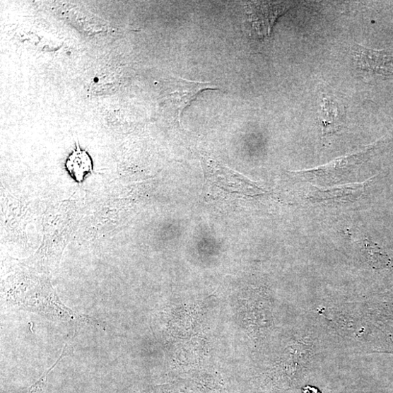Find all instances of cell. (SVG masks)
I'll list each match as a JSON object with an SVG mask.
<instances>
[{"label": "cell", "instance_id": "cell-1", "mask_svg": "<svg viewBox=\"0 0 393 393\" xmlns=\"http://www.w3.org/2000/svg\"><path fill=\"white\" fill-rule=\"evenodd\" d=\"M203 165L207 189H212L211 193L219 195L218 198L255 196L264 192L254 182L216 160L204 158Z\"/></svg>", "mask_w": 393, "mask_h": 393}, {"label": "cell", "instance_id": "cell-8", "mask_svg": "<svg viewBox=\"0 0 393 393\" xmlns=\"http://www.w3.org/2000/svg\"><path fill=\"white\" fill-rule=\"evenodd\" d=\"M371 257L374 263L378 266H386L389 264V260L387 255L383 254L378 247H375L373 245L370 247Z\"/></svg>", "mask_w": 393, "mask_h": 393}, {"label": "cell", "instance_id": "cell-5", "mask_svg": "<svg viewBox=\"0 0 393 393\" xmlns=\"http://www.w3.org/2000/svg\"><path fill=\"white\" fill-rule=\"evenodd\" d=\"M65 166L70 177L78 183L83 182L92 174L93 168L91 158L79 146L69 155Z\"/></svg>", "mask_w": 393, "mask_h": 393}, {"label": "cell", "instance_id": "cell-9", "mask_svg": "<svg viewBox=\"0 0 393 393\" xmlns=\"http://www.w3.org/2000/svg\"><path fill=\"white\" fill-rule=\"evenodd\" d=\"M303 393H321V392L314 387L307 386L303 389Z\"/></svg>", "mask_w": 393, "mask_h": 393}, {"label": "cell", "instance_id": "cell-3", "mask_svg": "<svg viewBox=\"0 0 393 393\" xmlns=\"http://www.w3.org/2000/svg\"><path fill=\"white\" fill-rule=\"evenodd\" d=\"M166 100L180 120L184 110L190 105L201 92L206 90H218L211 83L187 81L182 78L170 80L168 85Z\"/></svg>", "mask_w": 393, "mask_h": 393}, {"label": "cell", "instance_id": "cell-7", "mask_svg": "<svg viewBox=\"0 0 393 393\" xmlns=\"http://www.w3.org/2000/svg\"><path fill=\"white\" fill-rule=\"evenodd\" d=\"M67 349H68V345L66 344V346L64 348V351H63V353H62L61 356L57 360L56 363L54 365H52V367L50 368V370H49L47 372H46L45 374H43V375L40 378V380L37 382H35L33 385H32L30 387H29L26 390L23 391L21 393H40L42 392L45 385V382H46V380H47L46 377H47V375L49 373H50L52 370H54V367L64 357V356L66 354Z\"/></svg>", "mask_w": 393, "mask_h": 393}, {"label": "cell", "instance_id": "cell-6", "mask_svg": "<svg viewBox=\"0 0 393 393\" xmlns=\"http://www.w3.org/2000/svg\"><path fill=\"white\" fill-rule=\"evenodd\" d=\"M321 122L324 136L336 133L341 127V114L338 103L331 96H325L321 105Z\"/></svg>", "mask_w": 393, "mask_h": 393}, {"label": "cell", "instance_id": "cell-2", "mask_svg": "<svg viewBox=\"0 0 393 393\" xmlns=\"http://www.w3.org/2000/svg\"><path fill=\"white\" fill-rule=\"evenodd\" d=\"M290 8L288 3L250 2L247 4L245 11L254 37L261 42L271 38L276 20Z\"/></svg>", "mask_w": 393, "mask_h": 393}, {"label": "cell", "instance_id": "cell-4", "mask_svg": "<svg viewBox=\"0 0 393 393\" xmlns=\"http://www.w3.org/2000/svg\"><path fill=\"white\" fill-rule=\"evenodd\" d=\"M365 183L337 186L327 189H315L309 199L315 201H355L363 193Z\"/></svg>", "mask_w": 393, "mask_h": 393}]
</instances>
